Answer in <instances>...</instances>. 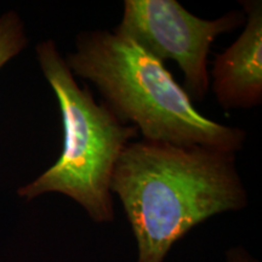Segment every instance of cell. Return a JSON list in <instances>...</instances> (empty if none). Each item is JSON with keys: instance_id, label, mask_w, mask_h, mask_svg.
<instances>
[{"instance_id": "cell-1", "label": "cell", "mask_w": 262, "mask_h": 262, "mask_svg": "<svg viewBox=\"0 0 262 262\" xmlns=\"http://www.w3.org/2000/svg\"><path fill=\"white\" fill-rule=\"evenodd\" d=\"M118 195L137 243V262H163L172 245L211 216L248 205L235 153L131 141L114 168Z\"/></svg>"}, {"instance_id": "cell-2", "label": "cell", "mask_w": 262, "mask_h": 262, "mask_svg": "<svg viewBox=\"0 0 262 262\" xmlns=\"http://www.w3.org/2000/svg\"><path fill=\"white\" fill-rule=\"evenodd\" d=\"M73 75L93 83L118 119L142 140L237 153L243 129L209 119L158 58L110 31L81 32L64 57Z\"/></svg>"}, {"instance_id": "cell-3", "label": "cell", "mask_w": 262, "mask_h": 262, "mask_svg": "<svg viewBox=\"0 0 262 262\" xmlns=\"http://www.w3.org/2000/svg\"><path fill=\"white\" fill-rule=\"evenodd\" d=\"M39 67L60 107L63 145L47 171L17 189L32 201L47 193H61L77 202L97 224L114 220L111 180L125 147L139 131L118 119L106 103H97L88 85L79 86L66 58L51 39L35 48Z\"/></svg>"}, {"instance_id": "cell-4", "label": "cell", "mask_w": 262, "mask_h": 262, "mask_svg": "<svg viewBox=\"0 0 262 262\" xmlns=\"http://www.w3.org/2000/svg\"><path fill=\"white\" fill-rule=\"evenodd\" d=\"M244 24L245 15L241 11L204 19L176 0H125L122 21L114 33L162 62L175 61L185 77L183 89L192 102H201L209 90L208 55L212 42Z\"/></svg>"}, {"instance_id": "cell-5", "label": "cell", "mask_w": 262, "mask_h": 262, "mask_svg": "<svg viewBox=\"0 0 262 262\" xmlns=\"http://www.w3.org/2000/svg\"><path fill=\"white\" fill-rule=\"evenodd\" d=\"M244 29L212 62V91L225 110L253 108L262 102V3L241 2Z\"/></svg>"}, {"instance_id": "cell-6", "label": "cell", "mask_w": 262, "mask_h": 262, "mask_svg": "<svg viewBox=\"0 0 262 262\" xmlns=\"http://www.w3.org/2000/svg\"><path fill=\"white\" fill-rule=\"evenodd\" d=\"M28 38L21 16L14 10L0 16V68L21 54Z\"/></svg>"}, {"instance_id": "cell-7", "label": "cell", "mask_w": 262, "mask_h": 262, "mask_svg": "<svg viewBox=\"0 0 262 262\" xmlns=\"http://www.w3.org/2000/svg\"><path fill=\"white\" fill-rule=\"evenodd\" d=\"M226 262H257L245 249L242 247H235L227 250L226 253Z\"/></svg>"}]
</instances>
